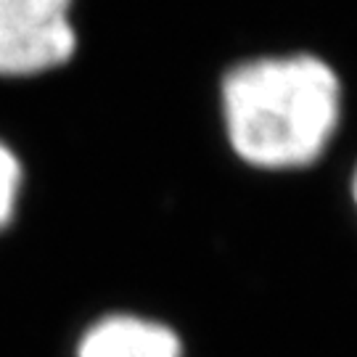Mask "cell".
<instances>
[{"label":"cell","mask_w":357,"mask_h":357,"mask_svg":"<svg viewBox=\"0 0 357 357\" xmlns=\"http://www.w3.org/2000/svg\"><path fill=\"white\" fill-rule=\"evenodd\" d=\"M342 114V85L318 56H265L222 79V116L233 151L262 169L318 159Z\"/></svg>","instance_id":"obj_1"},{"label":"cell","mask_w":357,"mask_h":357,"mask_svg":"<svg viewBox=\"0 0 357 357\" xmlns=\"http://www.w3.org/2000/svg\"><path fill=\"white\" fill-rule=\"evenodd\" d=\"M75 0H0V77H32L77 51Z\"/></svg>","instance_id":"obj_2"},{"label":"cell","mask_w":357,"mask_h":357,"mask_svg":"<svg viewBox=\"0 0 357 357\" xmlns=\"http://www.w3.org/2000/svg\"><path fill=\"white\" fill-rule=\"evenodd\" d=\"M180 339L162 323L109 315L90 326L77 357H180Z\"/></svg>","instance_id":"obj_3"},{"label":"cell","mask_w":357,"mask_h":357,"mask_svg":"<svg viewBox=\"0 0 357 357\" xmlns=\"http://www.w3.org/2000/svg\"><path fill=\"white\" fill-rule=\"evenodd\" d=\"M19 191H22V165L16 153L6 143H0V228L11 222Z\"/></svg>","instance_id":"obj_4"},{"label":"cell","mask_w":357,"mask_h":357,"mask_svg":"<svg viewBox=\"0 0 357 357\" xmlns=\"http://www.w3.org/2000/svg\"><path fill=\"white\" fill-rule=\"evenodd\" d=\"M355 202H357V175H355Z\"/></svg>","instance_id":"obj_5"}]
</instances>
